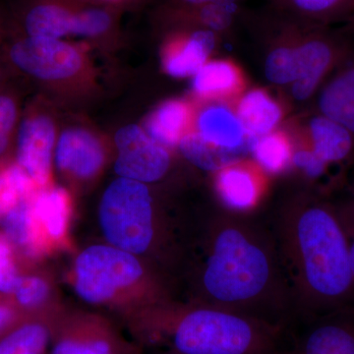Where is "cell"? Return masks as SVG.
<instances>
[{
    "instance_id": "cell-1",
    "label": "cell",
    "mask_w": 354,
    "mask_h": 354,
    "mask_svg": "<svg viewBox=\"0 0 354 354\" xmlns=\"http://www.w3.org/2000/svg\"><path fill=\"white\" fill-rule=\"evenodd\" d=\"M199 272L202 305L286 327L292 295L271 230L221 208L209 221Z\"/></svg>"
},
{
    "instance_id": "cell-2",
    "label": "cell",
    "mask_w": 354,
    "mask_h": 354,
    "mask_svg": "<svg viewBox=\"0 0 354 354\" xmlns=\"http://www.w3.org/2000/svg\"><path fill=\"white\" fill-rule=\"evenodd\" d=\"M272 232L295 315L313 320L354 307L349 242L337 209L297 198L281 209Z\"/></svg>"
},
{
    "instance_id": "cell-3",
    "label": "cell",
    "mask_w": 354,
    "mask_h": 354,
    "mask_svg": "<svg viewBox=\"0 0 354 354\" xmlns=\"http://www.w3.org/2000/svg\"><path fill=\"white\" fill-rule=\"evenodd\" d=\"M285 328L239 312L200 305L177 318L172 341L177 354H281Z\"/></svg>"
},
{
    "instance_id": "cell-4",
    "label": "cell",
    "mask_w": 354,
    "mask_h": 354,
    "mask_svg": "<svg viewBox=\"0 0 354 354\" xmlns=\"http://www.w3.org/2000/svg\"><path fill=\"white\" fill-rule=\"evenodd\" d=\"M100 223L109 242L131 254L145 253L156 239L152 195L145 183L115 179L104 193Z\"/></svg>"
},
{
    "instance_id": "cell-5",
    "label": "cell",
    "mask_w": 354,
    "mask_h": 354,
    "mask_svg": "<svg viewBox=\"0 0 354 354\" xmlns=\"http://www.w3.org/2000/svg\"><path fill=\"white\" fill-rule=\"evenodd\" d=\"M4 55L11 68L39 82H62L85 66L82 51L62 39L32 38L9 32Z\"/></svg>"
},
{
    "instance_id": "cell-6",
    "label": "cell",
    "mask_w": 354,
    "mask_h": 354,
    "mask_svg": "<svg viewBox=\"0 0 354 354\" xmlns=\"http://www.w3.org/2000/svg\"><path fill=\"white\" fill-rule=\"evenodd\" d=\"M75 272L79 297L91 304H100L120 288L136 283L143 269L131 253L114 246L95 245L77 258Z\"/></svg>"
},
{
    "instance_id": "cell-7",
    "label": "cell",
    "mask_w": 354,
    "mask_h": 354,
    "mask_svg": "<svg viewBox=\"0 0 354 354\" xmlns=\"http://www.w3.org/2000/svg\"><path fill=\"white\" fill-rule=\"evenodd\" d=\"M118 158L114 169L120 177L143 183L160 180L171 167L167 147L151 138L143 128L127 125L115 134Z\"/></svg>"
},
{
    "instance_id": "cell-8",
    "label": "cell",
    "mask_w": 354,
    "mask_h": 354,
    "mask_svg": "<svg viewBox=\"0 0 354 354\" xmlns=\"http://www.w3.org/2000/svg\"><path fill=\"white\" fill-rule=\"evenodd\" d=\"M55 138L53 118L36 108L28 109L17 127L18 165L41 187L50 180Z\"/></svg>"
},
{
    "instance_id": "cell-9",
    "label": "cell",
    "mask_w": 354,
    "mask_h": 354,
    "mask_svg": "<svg viewBox=\"0 0 354 354\" xmlns=\"http://www.w3.org/2000/svg\"><path fill=\"white\" fill-rule=\"evenodd\" d=\"M79 0H23L13 12L8 31L32 38L74 36Z\"/></svg>"
},
{
    "instance_id": "cell-10",
    "label": "cell",
    "mask_w": 354,
    "mask_h": 354,
    "mask_svg": "<svg viewBox=\"0 0 354 354\" xmlns=\"http://www.w3.org/2000/svg\"><path fill=\"white\" fill-rule=\"evenodd\" d=\"M295 41L299 59V77L292 83L293 97L297 101L309 99L326 74L332 68L337 53L334 41L312 27L301 25V19L293 18Z\"/></svg>"
},
{
    "instance_id": "cell-11",
    "label": "cell",
    "mask_w": 354,
    "mask_h": 354,
    "mask_svg": "<svg viewBox=\"0 0 354 354\" xmlns=\"http://www.w3.org/2000/svg\"><path fill=\"white\" fill-rule=\"evenodd\" d=\"M266 172L250 160H241L215 172V190L221 207L248 215L260 204L266 189Z\"/></svg>"
},
{
    "instance_id": "cell-12",
    "label": "cell",
    "mask_w": 354,
    "mask_h": 354,
    "mask_svg": "<svg viewBox=\"0 0 354 354\" xmlns=\"http://www.w3.org/2000/svg\"><path fill=\"white\" fill-rule=\"evenodd\" d=\"M185 26L167 41L162 55L165 71L174 78L194 76L204 66L215 48L216 32L199 27Z\"/></svg>"
},
{
    "instance_id": "cell-13",
    "label": "cell",
    "mask_w": 354,
    "mask_h": 354,
    "mask_svg": "<svg viewBox=\"0 0 354 354\" xmlns=\"http://www.w3.org/2000/svg\"><path fill=\"white\" fill-rule=\"evenodd\" d=\"M55 162L65 174L79 179L91 178L104 165V146L94 133L85 128H68L57 140Z\"/></svg>"
},
{
    "instance_id": "cell-14",
    "label": "cell",
    "mask_w": 354,
    "mask_h": 354,
    "mask_svg": "<svg viewBox=\"0 0 354 354\" xmlns=\"http://www.w3.org/2000/svg\"><path fill=\"white\" fill-rule=\"evenodd\" d=\"M196 132L205 141L230 150L245 149L250 152L253 137L247 134L236 113L223 104L202 109L196 120Z\"/></svg>"
},
{
    "instance_id": "cell-15",
    "label": "cell",
    "mask_w": 354,
    "mask_h": 354,
    "mask_svg": "<svg viewBox=\"0 0 354 354\" xmlns=\"http://www.w3.org/2000/svg\"><path fill=\"white\" fill-rule=\"evenodd\" d=\"M316 320L297 344L300 354H354V324L332 315Z\"/></svg>"
},
{
    "instance_id": "cell-16",
    "label": "cell",
    "mask_w": 354,
    "mask_h": 354,
    "mask_svg": "<svg viewBox=\"0 0 354 354\" xmlns=\"http://www.w3.org/2000/svg\"><path fill=\"white\" fill-rule=\"evenodd\" d=\"M243 87L239 69L227 60L207 62L193 76L194 94L204 101H223L239 94Z\"/></svg>"
},
{
    "instance_id": "cell-17",
    "label": "cell",
    "mask_w": 354,
    "mask_h": 354,
    "mask_svg": "<svg viewBox=\"0 0 354 354\" xmlns=\"http://www.w3.org/2000/svg\"><path fill=\"white\" fill-rule=\"evenodd\" d=\"M193 111L183 100L165 102L147 120L145 131L151 138L167 148L178 145L189 132Z\"/></svg>"
},
{
    "instance_id": "cell-18",
    "label": "cell",
    "mask_w": 354,
    "mask_h": 354,
    "mask_svg": "<svg viewBox=\"0 0 354 354\" xmlns=\"http://www.w3.org/2000/svg\"><path fill=\"white\" fill-rule=\"evenodd\" d=\"M235 113L247 134L253 138L272 132L283 118L278 102L259 88L242 95Z\"/></svg>"
},
{
    "instance_id": "cell-19",
    "label": "cell",
    "mask_w": 354,
    "mask_h": 354,
    "mask_svg": "<svg viewBox=\"0 0 354 354\" xmlns=\"http://www.w3.org/2000/svg\"><path fill=\"white\" fill-rule=\"evenodd\" d=\"M319 109L354 134V66L342 70L323 88Z\"/></svg>"
},
{
    "instance_id": "cell-20",
    "label": "cell",
    "mask_w": 354,
    "mask_h": 354,
    "mask_svg": "<svg viewBox=\"0 0 354 354\" xmlns=\"http://www.w3.org/2000/svg\"><path fill=\"white\" fill-rule=\"evenodd\" d=\"M309 129L310 148L326 164L342 162L351 153L353 133L335 121L324 115L317 116L310 122Z\"/></svg>"
},
{
    "instance_id": "cell-21",
    "label": "cell",
    "mask_w": 354,
    "mask_h": 354,
    "mask_svg": "<svg viewBox=\"0 0 354 354\" xmlns=\"http://www.w3.org/2000/svg\"><path fill=\"white\" fill-rule=\"evenodd\" d=\"M179 150L190 164L198 169L209 172H216L227 167L244 160L248 150H230L213 145L205 141L196 131L188 132L178 144Z\"/></svg>"
},
{
    "instance_id": "cell-22",
    "label": "cell",
    "mask_w": 354,
    "mask_h": 354,
    "mask_svg": "<svg viewBox=\"0 0 354 354\" xmlns=\"http://www.w3.org/2000/svg\"><path fill=\"white\" fill-rule=\"evenodd\" d=\"M32 207L35 218L50 236L58 239L64 234L69 216V197L64 188L39 191L32 199Z\"/></svg>"
},
{
    "instance_id": "cell-23",
    "label": "cell",
    "mask_w": 354,
    "mask_h": 354,
    "mask_svg": "<svg viewBox=\"0 0 354 354\" xmlns=\"http://www.w3.org/2000/svg\"><path fill=\"white\" fill-rule=\"evenodd\" d=\"M293 151L290 139L281 132L255 137L250 145L254 162L272 176L283 174L290 167Z\"/></svg>"
},
{
    "instance_id": "cell-24",
    "label": "cell",
    "mask_w": 354,
    "mask_h": 354,
    "mask_svg": "<svg viewBox=\"0 0 354 354\" xmlns=\"http://www.w3.org/2000/svg\"><path fill=\"white\" fill-rule=\"evenodd\" d=\"M35 221L37 220L32 212V199H28V197L22 198L3 216L7 237L30 254L37 253L39 250Z\"/></svg>"
},
{
    "instance_id": "cell-25",
    "label": "cell",
    "mask_w": 354,
    "mask_h": 354,
    "mask_svg": "<svg viewBox=\"0 0 354 354\" xmlns=\"http://www.w3.org/2000/svg\"><path fill=\"white\" fill-rule=\"evenodd\" d=\"M116 28L115 10L80 0L77 8L74 36L85 39H102L113 34Z\"/></svg>"
},
{
    "instance_id": "cell-26",
    "label": "cell",
    "mask_w": 354,
    "mask_h": 354,
    "mask_svg": "<svg viewBox=\"0 0 354 354\" xmlns=\"http://www.w3.org/2000/svg\"><path fill=\"white\" fill-rule=\"evenodd\" d=\"M281 10L301 20H330L349 12L354 0H274Z\"/></svg>"
},
{
    "instance_id": "cell-27",
    "label": "cell",
    "mask_w": 354,
    "mask_h": 354,
    "mask_svg": "<svg viewBox=\"0 0 354 354\" xmlns=\"http://www.w3.org/2000/svg\"><path fill=\"white\" fill-rule=\"evenodd\" d=\"M265 72L268 80L272 83L278 85L295 83L299 77L297 43L293 46L281 44L274 48L266 60Z\"/></svg>"
},
{
    "instance_id": "cell-28",
    "label": "cell",
    "mask_w": 354,
    "mask_h": 354,
    "mask_svg": "<svg viewBox=\"0 0 354 354\" xmlns=\"http://www.w3.org/2000/svg\"><path fill=\"white\" fill-rule=\"evenodd\" d=\"M48 342V330L38 324L20 328L0 342V354H41Z\"/></svg>"
},
{
    "instance_id": "cell-29",
    "label": "cell",
    "mask_w": 354,
    "mask_h": 354,
    "mask_svg": "<svg viewBox=\"0 0 354 354\" xmlns=\"http://www.w3.org/2000/svg\"><path fill=\"white\" fill-rule=\"evenodd\" d=\"M14 292L23 306H36L48 297V286L46 281L37 277H26L19 279Z\"/></svg>"
},
{
    "instance_id": "cell-30",
    "label": "cell",
    "mask_w": 354,
    "mask_h": 354,
    "mask_svg": "<svg viewBox=\"0 0 354 354\" xmlns=\"http://www.w3.org/2000/svg\"><path fill=\"white\" fill-rule=\"evenodd\" d=\"M20 121L19 106L12 94L0 88V134L12 136Z\"/></svg>"
},
{
    "instance_id": "cell-31",
    "label": "cell",
    "mask_w": 354,
    "mask_h": 354,
    "mask_svg": "<svg viewBox=\"0 0 354 354\" xmlns=\"http://www.w3.org/2000/svg\"><path fill=\"white\" fill-rule=\"evenodd\" d=\"M291 165H295L310 178H317L325 172L328 164L319 158L311 148H302L293 151Z\"/></svg>"
},
{
    "instance_id": "cell-32",
    "label": "cell",
    "mask_w": 354,
    "mask_h": 354,
    "mask_svg": "<svg viewBox=\"0 0 354 354\" xmlns=\"http://www.w3.org/2000/svg\"><path fill=\"white\" fill-rule=\"evenodd\" d=\"M53 354H111L108 342L104 341L59 342Z\"/></svg>"
},
{
    "instance_id": "cell-33",
    "label": "cell",
    "mask_w": 354,
    "mask_h": 354,
    "mask_svg": "<svg viewBox=\"0 0 354 354\" xmlns=\"http://www.w3.org/2000/svg\"><path fill=\"white\" fill-rule=\"evenodd\" d=\"M15 267L8 257L0 258V292L9 293L15 291L18 281Z\"/></svg>"
},
{
    "instance_id": "cell-34",
    "label": "cell",
    "mask_w": 354,
    "mask_h": 354,
    "mask_svg": "<svg viewBox=\"0 0 354 354\" xmlns=\"http://www.w3.org/2000/svg\"><path fill=\"white\" fill-rule=\"evenodd\" d=\"M337 212L346 235L354 237V201L339 207L337 209Z\"/></svg>"
},
{
    "instance_id": "cell-35",
    "label": "cell",
    "mask_w": 354,
    "mask_h": 354,
    "mask_svg": "<svg viewBox=\"0 0 354 354\" xmlns=\"http://www.w3.org/2000/svg\"><path fill=\"white\" fill-rule=\"evenodd\" d=\"M176 6L180 7H199L208 6V4H220L237 11L239 0H176Z\"/></svg>"
},
{
    "instance_id": "cell-36",
    "label": "cell",
    "mask_w": 354,
    "mask_h": 354,
    "mask_svg": "<svg viewBox=\"0 0 354 354\" xmlns=\"http://www.w3.org/2000/svg\"><path fill=\"white\" fill-rule=\"evenodd\" d=\"M84 1L97 4V6L108 7V8L116 10V9L120 8V7L128 6V4L135 2L136 0H84Z\"/></svg>"
},
{
    "instance_id": "cell-37",
    "label": "cell",
    "mask_w": 354,
    "mask_h": 354,
    "mask_svg": "<svg viewBox=\"0 0 354 354\" xmlns=\"http://www.w3.org/2000/svg\"><path fill=\"white\" fill-rule=\"evenodd\" d=\"M12 317V312L7 307H0V330L10 321Z\"/></svg>"
},
{
    "instance_id": "cell-38",
    "label": "cell",
    "mask_w": 354,
    "mask_h": 354,
    "mask_svg": "<svg viewBox=\"0 0 354 354\" xmlns=\"http://www.w3.org/2000/svg\"><path fill=\"white\" fill-rule=\"evenodd\" d=\"M11 138L12 136H9V135L0 134V156L6 153L9 144H10Z\"/></svg>"
},
{
    "instance_id": "cell-39",
    "label": "cell",
    "mask_w": 354,
    "mask_h": 354,
    "mask_svg": "<svg viewBox=\"0 0 354 354\" xmlns=\"http://www.w3.org/2000/svg\"><path fill=\"white\" fill-rule=\"evenodd\" d=\"M349 242V256H351V271L354 279V237L348 236Z\"/></svg>"
},
{
    "instance_id": "cell-40",
    "label": "cell",
    "mask_w": 354,
    "mask_h": 354,
    "mask_svg": "<svg viewBox=\"0 0 354 354\" xmlns=\"http://www.w3.org/2000/svg\"><path fill=\"white\" fill-rule=\"evenodd\" d=\"M4 81H6V71H4L3 67L0 65V88L3 86Z\"/></svg>"
},
{
    "instance_id": "cell-41",
    "label": "cell",
    "mask_w": 354,
    "mask_h": 354,
    "mask_svg": "<svg viewBox=\"0 0 354 354\" xmlns=\"http://www.w3.org/2000/svg\"><path fill=\"white\" fill-rule=\"evenodd\" d=\"M285 354H300L299 349L297 348V346H295V348L291 349V351H288V353H286Z\"/></svg>"
}]
</instances>
